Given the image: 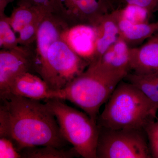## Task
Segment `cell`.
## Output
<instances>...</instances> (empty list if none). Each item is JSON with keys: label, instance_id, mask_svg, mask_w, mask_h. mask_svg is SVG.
Masks as SVG:
<instances>
[{"label": "cell", "instance_id": "cell-8", "mask_svg": "<svg viewBox=\"0 0 158 158\" xmlns=\"http://www.w3.org/2000/svg\"><path fill=\"white\" fill-rule=\"evenodd\" d=\"M34 50L19 46L0 51V95L6 93L11 81L26 72H34Z\"/></svg>", "mask_w": 158, "mask_h": 158}, {"label": "cell", "instance_id": "cell-26", "mask_svg": "<svg viewBox=\"0 0 158 158\" xmlns=\"http://www.w3.org/2000/svg\"><path fill=\"white\" fill-rule=\"evenodd\" d=\"M15 0H0V15L5 14V9L9 3Z\"/></svg>", "mask_w": 158, "mask_h": 158}, {"label": "cell", "instance_id": "cell-19", "mask_svg": "<svg viewBox=\"0 0 158 158\" xmlns=\"http://www.w3.org/2000/svg\"><path fill=\"white\" fill-rule=\"evenodd\" d=\"M17 35L9 23V17L0 15V48L12 49L19 46Z\"/></svg>", "mask_w": 158, "mask_h": 158}, {"label": "cell", "instance_id": "cell-22", "mask_svg": "<svg viewBox=\"0 0 158 158\" xmlns=\"http://www.w3.org/2000/svg\"><path fill=\"white\" fill-rule=\"evenodd\" d=\"M144 130L147 135L152 157L158 158V118L149 123Z\"/></svg>", "mask_w": 158, "mask_h": 158}, {"label": "cell", "instance_id": "cell-20", "mask_svg": "<svg viewBox=\"0 0 158 158\" xmlns=\"http://www.w3.org/2000/svg\"><path fill=\"white\" fill-rule=\"evenodd\" d=\"M118 10L120 17L135 23H148L151 14L147 9L131 4H127L123 8Z\"/></svg>", "mask_w": 158, "mask_h": 158}, {"label": "cell", "instance_id": "cell-11", "mask_svg": "<svg viewBox=\"0 0 158 158\" xmlns=\"http://www.w3.org/2000/svg\"><path fill=\"white\" fill-rule=\"evenodd\" d=\"M6 94L39 101L53 98L52 90L46 83L32 72L24 73L16 77L4 94Z\"/></svg>", "mask_w": 158, "mask_h": 158}, {"label": "cell", "instance_id": "cell-9", "mask_svg": "<svg viewBox=\"0 0 158 158\" xmlns=\"http://www.w3.org/2000/svg\"><path fill=\"white\" fill-rule=\"evenodd\" d=\"M69 27L53 13L46 15L40 23L37 40L34 50V68L36 73L46 58L51 46L62 39V35Z\"/></svg>", "mask_w": 158, "mask_h": 158}, {"label": "cell", "instance_id": "cell-4", "mask_svg": "<svg viewBox=\"0 0 158 158\" xmlns=\"http://www.w3.org/2000/svg\"><path fill=\"white\" fill-rule=\"evenodd\" d=\"M56 116L61 132L80 156L97 158L99 127L86 113L69 106L63 100H45Z\"/></svg>", "mask_w": 158, "mask_h": 158}, {"label": "cell", "instance_id": "cell-28", "mask_svg": "<svg viewBox=\"0 0 158 158\" xmlns=\"http://www.w3.org/2000/svg\"><path fill=\"white\" fill-rule=\"evenodd\" d=\"M156 23L157 27V31H158V21L156 22Z\"/></svg>", "mask_w": 158, "mask_h": 158}, {"label": "cell", "instance_id": "cell-5", "mask_svg": "<svg viewBox=\"0 0 158 158\" xmlns=\"http://www.w3.org/2000/svg\"><path fill=\"white\" fill-rule=\"evenodd\" d=\"M89 65L61 39L51 46L45 61L36 73L55 91L65 87Z\"/></svg>", "mask_w": 158, "mask_h": 158}, {"label": "cell", "instance_id": "cell-25", "mask_svg": "<svg viewBox=\"0 0 158 158\" xmlns=\"http://www.w3.org/2000/svg\"><path fill=\"white\" fill-rule=\"evenodd\" d=\"M127 4L137 5L147 9L151 13L158 6V0H124Z\"/></svg>", "mask_w": 158, "mask_h": 158}, {"label": "cell", "instance_id": "cell-15", "mask_svg": "<svg viewBox=\"0 0 158 158\" xmlns=\"http://www.w3.org/2000/svg\"><path fill=\"white\" fill-rule=\"evenodd\" d=\"M117 11L119 38L125 41L130 47L149 39L156 32H157L156 23H131L120 17L118 9Z\"/></svg>", "mask_w": 158, "mask_h": 158}, {"label": "cell", "instance_id": "cell-29", "mask_svg": "<svg viewBox=\"0 0 158 158\" xmlns=\"http://www.w3.org/2000/svg\"><path fill=\"white\" fill-rule=\"evenodd\" d=\"M157 118H158V113H157Z\"/></svg>", "mask_w": 158, "mask_h": 158}, {"label": "cell", "instance_id": "cell-18", "mask_svg": "<svg viewBox=\"0 0 158 158\" xmlns=\"http://www.w3.org/2000/svg\"><path fill=\"white\" fill-rule=\"evenodd\" d=\"M22 158H71L80 156L73 148H58L52 146L27 148L21 151Z\"/></svg>", "mask_w": 158, "mask_h": 158}, {"label": "cell", "instance_id": "cell-16", "mask_svg": "<svg viewBox=\"0 0 158 158\" xmlns=\"http://www.w3.org/2000/svg\"><path fill=\"white\" fill-rule=\"evenodd\" d=\"M124 79L143 94L158 111V73L142 74L130 72Z\"/></svg>", "mask_w": 158, "mask_h": 158}, {"label": "cell", "instance_id": "cell-21", "mask_svg": "<svg viewBox=\"0 0 158 158\" xmlns=\"http://www.w3.org/2000/svg\"><path fill=\"white\" fill-rule=\"evenodd\" d=\"M40 22L26 26L16 34L20 46L34 50Z\"/></svg>", "mask_w": 158, "mask_h": 158}, {"label": "cell", "instance_id": "cell-7", "mask_svg": "<svg viewBox=\"0 0 158 158\" xmlns=\"http://www.w3.org/2000/svg\"><path fill=\"white\" fill-rule=\"evenodd\" d=\"M56 15L69 27L88 25L95 27L110 12L101 0H56Z\"/></svg>", "mask_w": 158, "mask_h": 158}, {"label": "cell", "instance_id": "cell-13", "mask_svg": "<svg viewBox=\"0 0 158 158\" xmlns=\"http://www.w3.org/2000/svg\"><path fill=\"white\" fill-rule=\"evenodd\" d=\"M95 27L96 39L94 61L92 63L100 59L119 38L117 9L105 15Z\"/></svg>", "mask_w": 158, "mask_h": 158}, {"label": "cell", "instance_id": "cell-23", "mask_svg": "<svg viewBox=\"0 0 158 158\" xmlns=\"http://www.w3.org/2000/svg\"><path fill=\"white\" fill-rule=\"evenodd\" d=\"M0 158H20L22 156L11 139L6 137H1Z\"/></svg>", "mask_w": 158, "mask_h": 158}, {"label": "cell", "instance_id": "cell-24", "mask_svg": "<svg viewBox=\"0 0 158 158\" xmlns=\"http://www.w3.org/2000/svg\"><path fill=\"white\" fill-rule=\"evenodd\" d=\"M56 2V0H18L17 3L34 7L47 14H54Z\"/></svg>", "mask_w": 158, "mask_h": 158}, {"label": "cell", "instance_id": "cell-6", "mask_svg": "<svg viewBox=\"0 0 158 158\" xmlns=\"http://www.w3.org/2000/svg\"><path fill=\"white\" fill-rule=\"evenodd\" d=\"M98 127L97 158H152L144 129Z\"/></svg>", "mask_w": 158, "mask_h": 158}, {"label": "cell", "instance_id": "cell-27", "mask_svg": "<svg viewBox=\"0 0 158 158\" xmlns=\"http://www.w3.org/2000/svg\"><path fill=\"white\" fill-rule=\"evenodd\" d=\"M105 5L107 6L110 11H112L116 10L114 7L115 0H101Z\"/></svg>", "mask_w": 158, "mask_h": 158}, {"label": "cell", "instance_id": "cell-2", "mask_svg": "<svg viewBox=\"0 0 158 158\" xmlns=\"http://www.w3.org/2000/svg\"><path fill=\"white\" fill-rule=\"evenodd\" d=\"M127 75L93 62L64 88L53 90L52 98L70 102L97 123L100 108Z\"/></svg>", "mask_w": 158, "mask_h": 158}, {"label": "cell", "instance_id": "cell-10", "mask_svg": "<svg viewBox=\"0 0 158 158\" xmlns=\"http://www.w3.org/2000/svg\"><path fill=\"white\" fill-rule=\"evenodd\" d=\"M62 39L89 65L94 62L96 39L95 27L81 24L70 27L64 32Z\"/></svg>", "mask_w": 158, "mask_h": 158}, {"label": "cell", "instance_id": "cell-14", "mask_svg": "<svg viewBox=\"0 0 158 158\" xmlns=\"http://www.w3.org/2000/svg\"><path fill=\"white\" fill-rule=\"evenodd\" d=\"M130 49L127 44L119 38L96 62L111 70L127 74L131 71Z\"/></svg>", "mask_w": 158, "mask_h": 158}, {"label": "cell", "instance_id": "cell-17", "mask_svg": "<svg viewBox=\"0 0 158 158\" xmlns=\"http://www.w3.org/2000/svg\"><path fill=\"white\" fill-rule=\"evenodd\" d=\"M49 14V13H48ZM47 13L32 6L17 3L9 17V23L15 34L26 26L40 22Z\"/></svg>", "mask_w": 158, "mask_h": 158}, {"label": "cell", "instance_id": "cell-1", "mask_svg": "<svg viewBox=\"0 0 158 158\" xmlns=\"http://www.w3.org/2000/svg\"><path fill=\"white\" fill-rule=\"evenodd\" d=\"M0 98V137L11 139L20 152L29 147L65 148L68 142L47 103L11 94Z\"/></svg>", "mask_w": 158, "mask_h": 158}, {"label": "cell", "instance_id": "cell-3", "mask_svg": "<svg viewBox=\"0 0 158 158\" xmlns=\"http://www.w3.org/2000/svg\"><path fill=\"white\" fill-rule=\"evenodd\" d=\"M157 118V113L149 100L135 86L123 80L106 102L97 123L113 129H144Z\"/></svg>", "mask_w": 158, "mask_h": 158}, {"label": "cell", "instance_id": "cell-12", "mask_svg": "<svg viewBox=\"0 0 158 158\" xmlns=\"http://www.w3.org/2000/svg\"><path fill=\"white\" fill-rule=\"evenodd\" d=\"M131 71L142 74L158 73V35L138 47L131 48Z\"/></svg>", "mask_w": 158, "mask_h": 158}]
</instances>
